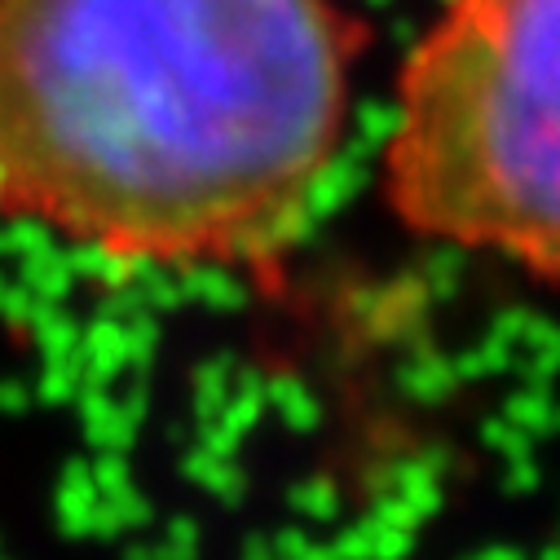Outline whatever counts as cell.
<instances>
[{
	"mask_svg": "<svg viewBox=\"0 0 560 560\" xmlns=\"http://www.w3.org/2000/svg\"><path fill=\"white\" fill-rule=\"evenodd\" d=\"M340 0H0V217L115 265L252 269L340 160Z\"/></svg>",
	"mask_w": 560,
	"mask_h": 560,
	"instance_id": "1",
	"label": "cell"
},
{
	"mask_svg": "<svg viewBox=\"0 0 560 560\" xmlns=\"http://www.w3.org/2000/svg\"><path fill=\"white\" fill-rule=\"evenodd\" d=\"M384 203L560 288V0H446L397 71Z\"/></svg>",
	"mask_w": 560,
	"mask_h": 560,
	"instance_id": "2",
	"label": "cell"
}]
</instances>
